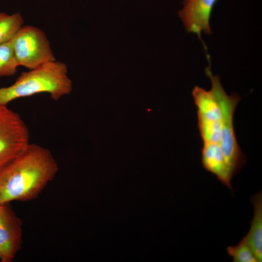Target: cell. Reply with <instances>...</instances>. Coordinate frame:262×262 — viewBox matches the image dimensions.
<instances>
[{"instance_id":"6da1fadb","label":"cell","mask_w":262,"mask_h":262,"mask_svg":"<svg viewBox=\"0 0 262 262\" xmlns=\"http://www.w3.org/2000/svg\"><path fill=\"white\" fill-rule=\"evenodd\" d=\"M58 171V164L49 149L30 143L0 172V204L36 198Z\"/></svg>"},{"instance_id":"7a4b0ae2","label":"cell","mask_w":262,"mask_h":262,"mask_svg":"<svg viewBox=\"0 0 262 262\" xmlns=\"http://www.w3.org/2000/svg\"><path fill=\"white\" fill-rule=\"evenodd\" d=\"M67 73L66 65L56 61L22 72L13 84L0 88V106L42 93H48L52 99L58 100L71 91L72 82Z\"/></svg>"},{"instance_id":"3957f363","label":"cell","mask_w":262,"mask_h":262,"mask_svg":"<svg viewBox=\"0 0 262 262\" xmlns=\"http://www.w3.org/2000/svg\"><path fill=\"white\" fill-rule=\"evenodd\" d=\"M211 82V90L220 105L222 129L219 145L226 162L234 175L240 172L246 162L238 143L234 126L233 117L236 106L241 98L236 93L228 95L224 90L218 75H213L211 69L205 72Z\"/></svg>"},{"instance_id":"277c9868","label":"cell","mask_w":262,"mask_h":262,"mask_svg":"<svg viewBox=\"0 0 262 262\" xmlns=\"http://www.w3.org/2000/svg\"><path fill=\"white\" fill-rule=\"evenodd\" d=\"M30 136L20 116L7 106H0V172L28 146Z\"/></svg>"},{"instance_id":"5b68a950","label":"cell","mask_w":262,"mask_h":262,"mask_svg":"<svg viewBox=\"0 0 262 262\" xmlns=\"http://www.w3.org/2000/svg\"><path fill=\"white\" fill-rule=\"evenodd\" d=\"M14 49L19 66L30 70L56 61L45 33L35 26L20 29L14 38Z\"/></svg>"},{"instance_id":"8992f818","label":"cell","mask_w":262,"mask_h":262,"mask_svg":"<svg viewBox=\"0 0 262 262\" xmlns=\"http://www.w3.org/2000/svg\"><path fill=\"white\" fill-rule=\"evenodd\" d=\"M0 204V260L11 262L21 248L22 243V220L9 206Z\"/></svg>"},{"instance_id":"52a82bcc","label":"cell","mask_w":262,"mask_h":262,"mask_svg":"<svg viewBox=\"0 0 262 262\" xmlns=\"http://www.w3.org/2000/svg\"><path fill=\"white\" fill-rule=\"evenodd\" d=\"M217 0H184L183 7L179 14L188 33L196 34L200 40L202 32L212 34L210 18Z\"/></svg>"},{"instance_id":"ba28073f","label":"cell","mask_w":262,"mask_h":262,"mask_svg":"<svg viewBox=\"0 0 262 262\" xmlns=\"http://www.w3.org/2000/svg\"><path fill=\"white\" fill-rule=\"evenodd\" d=\"M201 161L207 171L215 176L221 183L233 190L231 180L234 174L227 164L219 144L203 143Z\"/></svg>"},{"instance_id":"9c48e42d","label":"cell","mask_w":262,"mask_h":262,"mask_svg":"<svg viewBox=\"0 0 262 262\" xmlns=\"http://www.w3.org/2000/svg\"><path fill=\"white\" fill-rule=\"evenodd\" d=\"M197 108V125L221 123V112L212 90L195 86L192 92Z\"/></svg>"},{"instance_id":"30bf717a","label":"cell","mask_w":262,"mask_h":262,"mask_svg":"<svg viewBox=\"0 0 262 262\" xmlns=\"http://www.w3.org/2000/svg\"><path fill=\"white\" fill-rule=\"evenodd\" d=\"M253 217L247 234L243 237L252 249L258 262L262 261V193L259 191L253 197Z\"/></svg>"},{"instance_id":"8fae6325","label":"cell","mask_w":262,"mask_h":262,"mask_svg":"<svg viewBox=\"0 0 262 262\" xmlns=\"http://www.w3.org/2000/svg\"><path fill=\"white\" fill-rule=\"evenodd\" d=\"M19 66L14 49V38L0 44V77L14 75Z\"/></svg>"},{"instance_id":"7c38bea8","label":"cell","mask_w":262,"mask_h":262,"mask_svg":"<svg viewBox=\"0 0 262 262\" xmlns=\"http://www.w3.org/2000/svg\"><path fill=\"white\" fill-rule=\"evenodd\" d=\"M23 24V19L19 13L8 15L0 12V44L13 39Z\"/></svg>"},{"instance_id":"4fadbf2b","label":"cell","mask_w":262,"mask_h":262,"mask_svg":"<svg viewBox=\"0 0 262 262\" xmlns=\"http://www.w3.org/2000/svg\"><path fill=\"white\" fill-rule=\"evenodd\" d=\"M227 252L233 262H258L251 247L243 237L236 245L227 247Z\"/></svg>"}]
</instances>
